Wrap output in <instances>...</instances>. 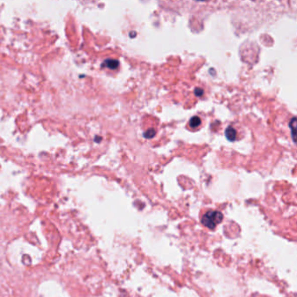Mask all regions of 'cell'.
<instances>
[{
    "label": "cell",
    "mask_w": 297,
    "mask_h": 297,
    "mask_svg": "<svg viewBox=\"0 0 297 297\" xmlns=\"http://www.w3.org/2000/svg\"><path fill=\"white\" fill-rule=\"evenodd\" d=\"M226 138L229 141H235L236 139V131L232 127H229L225 131Z\"/></svg>",
    "instance_id": "2"
},
{
    "label": "cell",
    "mask_w": 297,
    "mask_h": 297,
    "mask_svg": "<svg viewBox=\"0 0 297 297\" xmlns=\"http://www.w3.org/2000/svg\"><path fill=\"white\" fill-rule=\"evenodd\" d=\"M194 92H195L196 96H198V97H201V96H203V92H204V91H203V89L196 88L195 91H194Z\"/></svg>",
    "instance_id": "7"
},
{
    "label": "cell",
    "mask_w": 297,
    "mask_h": 297,
    "mask_svg": "<svg viewBox=\"0 0 297 297\" xmlns=\"http://www.w3.org/2000/svg\"><path fill=\"white\" fill-rule=\"evenodd\" d=\"M104 66L108 67V68L112 69V70H115L119 66V62L115 59H107L104 61Z\"/></svg>",
    "instance_id": "4"
},
{
    "label": "cell",
    "mask_w": 297,
    "mask_h": 297,
    "mask_svg": "<svg viewBox=\"0 0 297 297\" xmlns=\"http://www.w3.org/2000/svg\"><path fill=\"white\" fill-rule=\"evenodd\" d=\"M201 124H202V120L198 116H194V117L191 118V120L189 121L190 128H199Z\"/></svg>",
    "instance_id": "5"
},
{
    "label": "cell",
    "mask_w": 297,
    "mask_h": 297,
    "mask_svg": "<svg viewBox=\"0 0 297 297\" xmlns=\"http://www.w3.org/2000/svg\"><path fill=\"white\" fill-rule=\"evenodd\" d=\"M155 130L154 129H148V130L144 134V137L147 138V139H152V138H154L155 136Z\"/></svg>",
    "instance_id": "6"
},
{
    "label": "cell",
    "mask_w": 297,
    "mask_h": 297,
    "mask_svg": "<svg viewBox=\"0 0 297 297\" xmlns=\"http://www.w3.org/2000/svg\"><path fill=\"white\" fill-rule=\"evenodd\" d=\"M222 218H223V216H222V213L219 211H209L203 216L202 222L205 227L213 229H215L216 226L222 222Z\"/></svg>",
    "instance_id": "1"
},
{
    "label": "cell",
    "mask_w": 297,
    "mask_h": 297,
    "mask_svg": "<svg viewBox=\"0 0 297 297\" xmlns=\"http://www.w3.org/2000/svg\"><path fill=\"white\" fill-rule=\"evenodd\" d=\"M289 128L292 131L293 141L295 142V140H296V119H295V117L293 118L289 122Z\"/></svg>",
    "instance_id": "3"
}]
</instances>
